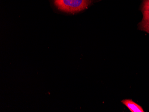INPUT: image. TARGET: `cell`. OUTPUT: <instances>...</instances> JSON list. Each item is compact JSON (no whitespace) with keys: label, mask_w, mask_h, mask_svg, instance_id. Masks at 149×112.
<instances>
[{"label":"cell","mask_w":149,"mask_h":112,"mask_svg":"<svg viewBox=\"0 0 149 112\" xmlns=\"http://www.w3.org/2000/svg\"><path fill=\"white\" fill-rule=\"evenodd\" d=\"M91 3V0H55L58 10L72 14L87 9Z\"/></svg>","instance_id":"6da1fadb"},{"label":"cell","mask_w":149,"mask_h":112,"mask_svg":"<svg viewBox=\"0 0 149 112\" xmlns=\"http://www.w3.org/2000/svg\"><path fill=\"white\" fill-rule=\"evenodd\" d=\"M121 103L124 104L131 112H144L142 107L130 99H125L121 101Z\"/></svg>","instance_id":"7a4b0ae2"},{"label":"cell","mask_w":149,"mask_h":112,"mask_svg":"<svg viewBox=\"0 0 149 112\" xmlns=\"http://www.w3.org/2000/svg\"><path fill=\"white\" fill-rule=\"evenodd\" d=\"M139 29L141 31L146 32V33L149 34V22H144L141 21L140 23Z\"/></svg>","instance_id":"3957f363"},{"label":"cell","mask_w":149,"mask_h":112,"mask_svg":"<svg viewBox=\"0 0 149 112\" xmlns=\"http://www.w3.org/2000/svg\"><path fill=\"white\" fill-rule=\"evenodd\" d=\"M143 19L142 21L149 22V10L143 11Z\"/></svg>","instance_id":"277c9868"},{"label":"cell","mask_w":149,"mask_h":112,"mask_svg":"<svg viewBox=\"0 0 149 112\" xmlns=\"http://www.w3.org/2000/svg\"><path fill=\"white\" fill-rule=\"evenodd\" d=\"M149 10V0H143L141 7V11Z\"/></svg>","instance_id":"5b68a950"}]
</instances>
